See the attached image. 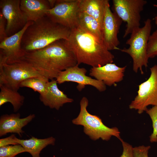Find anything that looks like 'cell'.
Wrapping results in <instances>:
<instances>
[{
	"label": "cell",
	"mask_w": 157,
	"mask_h": 157,
	"mask_svg": "<svg viewBox=\"0 0 157 157\" xmlns=\"http://www.w3.org/2000/svg\"><path fill=\"white\" fill-rule=\"evenodd\" d=\"M20 59L30 64L49 80L56 79L61 72L77 64L74 54L63 39L26 53Z\"/></svg>",
	"instance_id": "6da1fadb"
},
{
	"label": "cell",
	"mask_w": 157,
	"mask_h": 157,
	"mask_svg": "<svg viewBox=\"0 0 157 157\" xmlns=\"http://www.w3.org/2000/svg\"><path fill=\"white\" fill-rule=\"evenodd\" d=\"M65 40L78 65L83 63L98 67L113 62L114 56L103 41L78 26L71 29Z\"/></svg>",
	"instance_id": "7a4b0ae2"
},
{
	"label": "cell",
	"mask_w": 157,
	"mask_h": 157,
	"mask_svg": "<svg viewBox=\"0 0 157 157\" xmlns=\"http://www.w3.org/2000/svg\"><path fill=\"white\" fill-rule=\"evenodd\" d=\"M71 31L46 15L27 27L22 38V49L25 53L42 49L57 40H67Z\"/></svg>",
	"instance_id": "3957f363"
},
{
	"label": "cell",
	"mask_w": 157,
	"mask_h": 157,
	"mask_svg": "<svg viewBox=\"0 0 157 157\" xmlns=\"http://www.w3.org/2000/svg\"><path fill=\"white\" fill-rule=\"evenodd\" d=\"M152 28L151 20L149 18L144 22V25L134 30L126 42L128 48L120 49L119 50L129 55L133 61V69L135 73L139 70L144 73L142 67H148L149 58L147 54L148 40Z\"/></svg>",
	"instance_id": "277c9868"
},
{
	"label": "cell",
	"mask_w": 157,
	"mask_h": 157,
	"mask_svg": "<svg viewBox=\"0 0 157 157\" xmlns=\"http://www.w3.org/2000/svg\"><path fill=\"white\" fill-rule=\"evenodd\" d=\"M88 102L86 97L82 98L80 102V113L77 117L72 120L73 123L83 126L84 132L92 140L101 138L108 141L112 136L119 139L120 133L117 127H107L103 124L99 117L88 112L87 108Z\"/></svg>",
	"instance_id": "5b68a950"
},
{
	"label": "cell",
	"mask_w": 157,
	"mask_h": 157,
	"mask_svg": "<svg viewBox=\"0 0 157 157\" xmlns=\"http://www.w3.org/2000/svg\"><path fill=\"white\" fill-rule=\"evenodd\" d=\"M33 77L45 78L23 60L8 63H0V85L18 91L23 81Z\"/></svg>",
	"instance_id": "8992f818"
},
{
	"label": "cell",
	"mask_w": 157,
	"mask_h": 157,
	"mask_svg": "<svg viewBox=\"0 0 157 157\" xmlns=\"http://www.w3.org/2000/svg\"><path fill=\"white\" fill-rule=\"evenodd\" d=\"M114 12L126 23L123 35L126 38L140 28V14L147 2L145 0H113Z\"/></svg>",
	"instance_id": "52a82bcc"
},
{
	"label": "cell",
	"mask_w": 157,
	"mask_h": 157,
	"mask_svg": "<svg viewBox=\"0 0 157 157\" xmlns=\"http://www.w3.org/2000/svg\"><path fill=\"white\" fill-rule=\"evenodd\" d=\"M150 70L149 77L139 85L137 95L129 105L130 109L137 110L139 114L146 111L149 105L157 106V65Z\"/></svg>",
	"instance_id": "ba28073f"
},
{
	"label": "cell",
	"mask_w": 157,
	"mask_h": 157,
	"mask_svg": "<svg viewBox=\"0 0 157 157\" xmlns=\"http://www.w3.org/2000/svg\"><path fill=\"white\" fill-rule=\"evenodd\" d=\"M80 0H57L46 15L56 23L71 29L77 26Z\"/></svg>",
	"instance_id": "9c48e42d"
},
{
	"label": "cell",
	"mask_w": 157,
	"mask_h": 157,
	"mask_svg": "<svg viewBox=\"0 0 157 157\" xmlns=\"http://www.w3.org/2000/svg\"><path fill=\"white\" fill-rule=\"evenodd\" d=\"M20 0H0V12L6 22V33L10 36L19 32L28 22L20 8Z\"/></svg>",
	"instance_id": "30bf717a"
},
{
	"label": "cell",
	"mask_w": 157,
	"mask_h": 157,
	"mask_svg": "<svg viewBox=\"0 0 157 157\" xmlns=\"http://www.w3.org/2000/svg\"><path fill=\"white\" fill-rule=\"evenodd\" d=\"M122 20L110 10L108 0L105 7L101 24V31L104 44L109 51L119 50L120 42L118 34L122 23Z\"/></svg>",
	"instance_id": "8fae6325"
},
{
	"label": "cell",
	"mask_w": 157,
	"mask_h": 157,
	"mask_svg": "<svg viewBox=\"0 0 157 157\" xmlns=\"http://www.w3.org/2000/svg\"><path fill=\"white\" fill-rule=\"evenodd\" d=\"M87 72L85 68H80L77 64L61 72L56 79L59 84L66 82H76L78 84L76 88L79 91L87 85L92 86L101 92L105 91L106 85L103 82L87 76Z\"/></svg>",
	"instance_id": "7c38bea8"
},
{
	"label": "cell",
	"mask_w": 157,
	"mask_h": 157,
	"mask_svg": "<svg viewBox=\"0 0 157 157\" xmlns=\"http://www.w3.org/2000/svg\"><path fill=\"white\" fill-rule=\"evenodd\" d=\"M33 22L28 21L15 34L5 38L0 43V63H10L21 59L25 53L21 46L22 38L27 27Z\"/></svg>",
	"instance_id": "4fadbf2b"
},
{
	"label": "cell",
	"mask_w": 157,
	"mask_h": 157,
	"mask_svg": "<svg viewBox=\"0 0 157 157\" xmlns=\"http://www.w3.org/2000/svg\"><path fill=\"white\" fill-rule=\"evenodd\" d=\"M126 67H120L115 63H108L101 66L92 67L89 75L103 81L106 85L110 86L123 80Z\"/></svg>",
	"instance_id": "5bb4252c"
},
{
	"label": "cell",
	"mask_w": 157,
	"mask_h": 157,
	"mask_svg": "<svg viewBox=\"0 0 157 157\" xmlns=\"http://www.w3.org/2000/svg\"><path fill=\"white\" fill-rule=\"evenodd\" d=\"M19 113L5 114L0 117V137L9 133H16L21 137L24 131L23 127L27 125L35 117V115L30 114L27 117L21 118Z\"/></svg>",
	"instance_id": "9a60e30c"
},
{
	"label": "cell",
	"mask_w": 157,
	"mask_h": 157,
	"mask_svg": "<svg viewBox=\"0 0 157 157\" xmlns=\"http://www.w3.org/2000/svg\"><path fill=\"white\" fill-rule=\"evenodd\" d=\"M57 84L56 79L49 81L45 92L40 95L39 99L45 106L58 110L65 104L73 102V99L60 90Z\"/></svg>",
	"instance_id": "2e32d148"
},
{
	"label": "cell",
	"mask_w": 157,
	"mask_h": 157,
	"mask_svg": "<svg viewBox=\"0 0 157 157\" xmlns=\"http://www.w3.org/2000/svg\"><path fill=\"white\" fill-rule=\"evenodd\" d=\"M20 8L28 22L42 18L51 8L49 1L46 0H21Z\"/></svg>",
	"instance_id": "e0dca14e"
},
{
	"label": "cell",
	"mask_w": 157,
	"mask_h": 157,
	"mask_svg": "<svg viewBox=\"0 0 157 157\" xmlns=\"http://www.w3.org/2000/svg\"><path fill=\"white\" fill-rule=\"evenodd\" d=\"M15 140L17 144L24 148L26 152L30 154L32 157H40L42 150L49 145H54L56 139L53 137L39 139L32 136L26 140L20 139L16 137Z\"/></svg>",
	"instance_id": "ac0fdd59"
},
{
	"label": "cell",
	"mask_w": 157,
	"mask_h": 157,
	"mask_svg": "<svg viewBox=\"0 0 157 157\" xmlns=\"http://www.w3.org/2000/svg\"><path fill=\"white\" fill-rule=\"evenodd\" d=\"M108 0H80V11L96 19L101 26L106 5Z\"/></svg>",
	"instance_id": "d6986e66"
},
{
	"label": "cell",
	"mask_w": 157,
	"mask_h": 157,
	"mask_svg": "<svg viewBox=\"0 0 157 157\" xmlns=\"http://www.w3.org/2000/svg\"><path fill=\"white\" fill-rule=\"evenodd\" d=\"M0 106L7 103L12 105L14 112H17L23 105L24 97L18 91L0 85Z\"/></svg>",
	"instance_id": "ffe728a7"
},
{
	"label": "cell",
	"mask_w": 157,
	"mask_h": 157,
	"mask_svg": "<svg viewBox=\"0 0 157 157\" xmlns=\"http://www.w3.org/2000/svg\"><path fill=\"white\" fill-rule=\"evenodd\" d=\"M77 26L103 40L101 26L99 23L92 17L80 10Z\"/></svg>",
	"instance_id": "44dd1931"
},
{
	"label": "cell",
	"mask_w": 157,
	"mask_h": 157,
	"mask_svg": "<svg viewBox=\"0 0 157 157\" xmlns=\"http://www.w3.org/2000/svg\"><path fill=\"white\" fill-rule=\"evenodd\" d=\"M49 81L44 78L31 77L23 81L20 84V87L29 88L39 93L40 95L42 94L45 92Z\"/></svg>",
	"instance_id": "7402d4cb"
},
{
	"label": "cell",
	"mask_w": 157,
	"mask_h": 157,
	"mask_svg": "<svg viewBox=\"0 0 157 157\" xmlns=\"http://www.w3.org/2000/svg\"><path fill=\"white\" fill-rule=\"evenodd\" d=\"M26 152L20 144L9 145L0 147V157H15L19 154Z\"/></svg>",
	"instance_id": "603a6c76"
},
{
	"label": "cell",
	"mask_w": 157,
	"mask_h": 157,
	"mask_svg": "<svg viewBox=\"0 0 157 157\" xmlns=\"http://www.w3.org/2000/svg\"><path fill=\"white\" fill-rule=\"evenodd\" d=\"M149 116L152 120L153 132L150 136V141L151 142H157V106H153L146 111Z\"/></svg>",
	"instance_id": "cb8c5ba5"
},
{
	"label": "cell",
	"mask_w": 157,
	"mask_h": 157,
	"mask_svg": "<svg viewBox=\"0 0 157 157\" xmlns=\"http://www.w3.org/2000/svg\"><path fill=\"white\" fill-rule=\"evenodd\" d=\"M147 52L149 58H153L157 56V28L149 36Z\"/></svg>",
	"instance_id": "d4e9b609"
},
{
	"label": "cell",
	"mask_w": 157,
	"mask_h": 157,
	"mask_svg": "<svg viewBox=\"0 0 157 157\" xmlns=\"http://www.w3.org/2000/svg\"><path fill=\"white\" fill-rule=\"evenodd\" d=\"M151 148L150 146L144 145L135 147L133 148V151L135 157H148V153Z\"/></svg>",
	"instance_id": "484cf974"
},
{
	"label": "cell",
	"mask_w": 157,
	"mask_h": 157,
	"mask_svg": "<svg viewBox=\"0 0 157 157\" xmlns=\"http://www.w3.org/2000/svg\"><path fill=\"white\" fill-rule=\"evenodd\" d=\"M119 140L122 142L123 148L122 154L119 157H135L133 151V147L132 145L124 141L121 138Z\"/></svg>",
	"instance_id": "4316f807"
},
{
	"label": "cell",
	"mask_w": 157,
	"mask_h": 157,
	"mask_svg": "<svg viewBox=\"0 0 157 157\" xmlns=\"http://www.w3.org/2000/svg\"><path fill=\"white\" fill-rule=\"evenodd\" d=\"M6 22L1 13L0 12V42L7 37L6 33Z\"/></svg>",
	"instance_id": "83f0119b"
},
{
	"label": "cell",
	"mask_w": 157,
	"mask_h": 157,
	"mask_svg": "<svg viewBox=\"0 0 157 157\" xmlns=\"http://www.w3.org/2000/svg\"><path fill=\"white\" fill-rule=\"evenodd\" d=\"M16 138L15 135L13 134L7 137L0 139V147L18 144L15 140Z\"/></svg>",
	"instance_id": "f1b7e54d"
},
{
	"label": "cell",
	"mask_w": 157,
	"mask_h": 157,
	"mask_svg": "<svg viewBox=\"0 0 157 157\" xmlns=\"http://www.w3.org/2000/svg\"><path fill=\"white\" fill-rule=\"evenodd\" d=\"M48 1L50 3L51 8H53L56 4V0H49Z\"/></svg>",
	"instance_id": "f546056e"
},
{
	"label": "cell",
	"mask_w": 157,
	"mask_h": 157,
	"mask_svg": "<svg viewBox=\"0 0 157 157\" xmlns=\"http://www.w3.org/2000/svg\"><path fill=\"white\" fill-rule=\"evenodd\" d=\"M154 6L157 8V5L154 4ZM154 21L155 24L157 25V15L154 17Z\"/></svg>",
	"instance_id": "4dcf8cb0"
},
{
	"label": "cell",
	"mask_w": 157,
	"mask_h": 157,
	"mask_svg": "<svg viewBox=\"0 0 157 157\" xmlns=\"http://www.w3.org/2000/svg\"><path fill=\"white\" fill-rule=\"evenodd\" d=\"M15 157H17V156H15Z\"/></svg>",
	"instance_id": "1f68e13d"
}]
</instances>
